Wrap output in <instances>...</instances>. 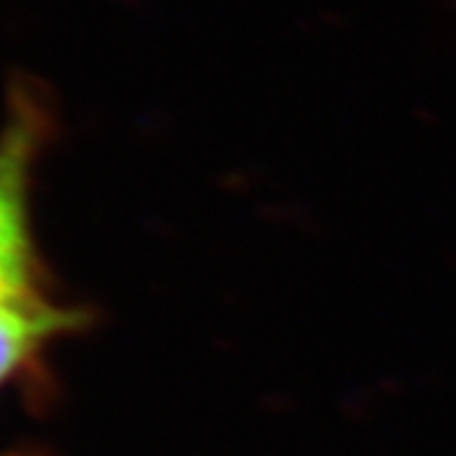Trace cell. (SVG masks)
<instances>
[{
  "mask_svg": "<svg viewBox=\"0 0 456 456\" xmlns=\"http://www.w3.org/2000/svg\"><path fill=\"white\" fill-rule=\"evenodd\" d=\"M49 112L28 86H13L0 125V302L33 294L28 196Z\"/></svg>",
  "mask_w": 456,
  "mask_h": 456,
  "instance_id": "cell-1",
  "label": "cell"
},
{
  "mask_svg": "<svg viewBox=\"0 0 456 456\" xmlns=\"http://www.w3.org/2000/svg\"><path fill=\"white\" fill-rule=\"evenodd\" d=\"M82 322V314L56 307L38 294L0 302V380L41 345Z\"/></svg>",
  "mask_w": 456,
  "mask_h": 456,
  "instance_id": "cell-2",
  "label": "cell"
}]
</instances>
